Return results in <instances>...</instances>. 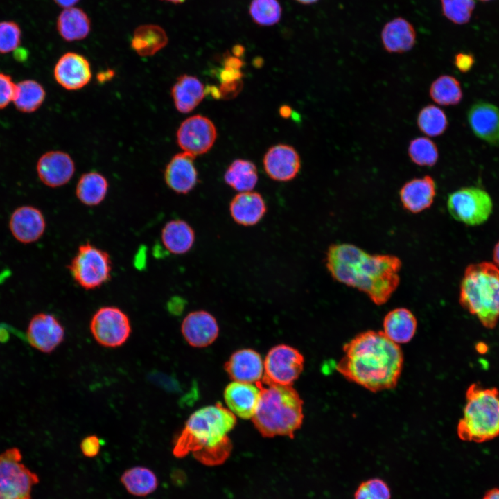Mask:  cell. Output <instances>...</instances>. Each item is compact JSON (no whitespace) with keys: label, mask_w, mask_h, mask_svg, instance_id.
Listing matches in <instances>:
<instances>
[{"label":"cell","mask_w":499,"mask_h":499,"mask_svg":"<svg viewBox=\"0 0 499 499\" xmlns=\"http://www.w3.org/2000/svg\"><path fill=\"white\" fill-rule=\"evenodd\" d=\"M336 370L347 380L373 392L394 388L403 366L399 344L383 331H366L343 347Z\"/></svg>","instance_id":"6da1fadb"},{"label":"cell","mask_w":499,"mask_h":499,"mask_svg":"<svg viewBox=\"0 0 499 499\" xmlns=\"http://www.w3.org/2000/svg\"><path fill=\"white\" fill-rule=\"evenodd\" d=\"M326 266L333 278L365 293L376 305L385 304L399 286L401 260L388 254H370L352 244L331 245Z\"/></svg>","instance_id":"7a4b0ae2"},{"label":"cell","mask_w":499,"mask_h":499,"mask_svg":"<svg viewBox=\"0 0 499 499\" xmlns=\"http://www.w3.org/2000/svg\"><path fill=\"white\" fill-rule=\"evenodd\" d=\"M236 423L235 415L220 403L202 408L186 421L175 441L173 455L184 457L192 453L204 465L221 464L231 453L232 444L227 434Z\"/></svg>","instance_id":"3957f363"},{"label":"cell","mask_w":499,"mask_h":499,"mask_svg":"<svg viewBox=\"0 0 499 499\" xmlns=\"http://www.w3.org/2000/svg\"><path fill=\"white\" fill-rule=\"evenodd\" d=\"M259 402L252 421L264 437H294L303 422V401L292 385L259 381Z\"/></svg>","instance_id":"277c9868"},{"label":"cell","mask_w":499,"mask_h":499,"mask_svg":"<svg viewBox=\"0 0 499 499\" xmlns=\"http://www.w3.org/2000/svg\"><path fill=\"white\" fill-rule=\"evenodd\" d=\"M459 303L483 326L495 328L499 320V268L489 262L469 265L461 281Z\"/></svg>","instance_id":"5b68a950"},{"label":"cell","mask_w":499,"mask_h":499,"mask_svg":"<svg viewBox=\"0 0 499 499\" xmlns=\"http://www.w3.org/2000/svg\"><path fill=\"white\" fill-rule=\"evenodd\" d=\"M457 432L465 441L485 442L499 436V389L472 383Z\"/></svg>","instance_id":"8992f818"},{"label":"cell","mask_w":499,"mask_h":499,"mask_svg":"<svg viewBox=\"0 0 499 499\" xmlns=\"http://www.w3.org/2000/svg\"><path fill=\"white\" fill-rule=\"evenodd\" d=\"M67 268L77 284L90 290L110 280L112 262L106 251L87 242L78 247Z\"/></svg>","instance_id":"52a82bcc"},{"label":"cell","mask_w":499,"mask_h":499,"mask_svg":"<svg viewBox=\"0 0 499 499\" xmlns=\"http://www.w3.org/2000/svg\"><path fill=\"white\" fill-rule=\"evenodd\" d=\"M38 482V475L22 462L18 448L0 454V499H32L33 487Z\"/></svg>","instance_id":"ba28073f"},{"label":"cell","mask_w":499,"mask_h":499,"mask_svg":"<svg viewBox=\"0 0 499 499\" xmlns=\"http://www.w3.org/2000/svg\"><path fill=\"white\" fill-rule=\"evenodd\" d=\"M448 212L455 220L468 225H478L487 220L493 209L489 194L484 190L469 186L448 195Z\"/></svg>","instance_id":"9c48e42d"},{"label":"cell","mask_w":499,"mask_h":499,"mask_svg":"<svg viewBox=\"0 0 499 499\" xmlns=\"http://www.w3.org/2000/svg\"><path fill=\"white\" fill-rule=\"evenodd\" d=\"M89 328L96 341L109 348L123 345L132 331L128 316L121 309L113 306L98 309L91 317Z\"/></svg>","instance_id":"30bf717a"},{"label":"cell","mask_w":499,"mask_h":499,"mask_svg":"<svg viewBox=\"0 0 499 499\" xmlns=\"http://www.w3.org/2000/svg\"><path fill=\"white\" fill-rule=\"evenodd\" d=\"M304 358L295 348L286 344L272 347L263 362L261 381L281 385H292L303 371Z\"/></svg>","instance_id":"8fae6325"},{"label":"cell","mask_w":499,"mask_h":499,"mask_svg":"<svg viewBox=\"0 0 499 499\" xmlns=\"http://www.w3.org/2000/svg\"><path fill=\"white\" fill-rule=\"evenodd\" d=\"M217 136L213 122L208 118L197 114L186 119L177 131L178 146L184 152L194 156L208 152Z\"/></svg>","instance_id":"7c38bea8"},{"label":"cell","mask_w":499,"mask_h":499,"mask_svg":"<svg viewBox=\"0 0 499 499\" xmlns=\"http://www.w3.org/2000/svg\"><path fill=\"white\" fill-rule=\"evenodd\" d=\"M26 338L35 349L49 353L63 342L64 329L54 315L40 313L31 318Z\"/></svg>","instance_id":"4fadbf2b"},{"label":"cell","mask_w":499,"mask_h":499,"mask_svg":"<svg viewBox=\"0 0 499 499\" xmlns=\"http://www.w3.org/2000/svg\"><path fill=\"white\" fill-rule=\"evenodd\" d=\"M53 76L62 88L75 91L85 87L92 78L91 65L82 55L76 52H67L57 61Z\"/></svg>","instance_id":"5bb4252c"},{"label":"cell","mask_w":499,"mask_h":499,"mask_svg":"<svg viewBox=\"0 0 499 499\" xmlns=\"http://www.w3.org/2000/svg\"><path fill=\"white\" fill-rule=\"evenodd\" d=\"M75 163L67 152L51 150L44 153L38 159L36 171L40 181L51 188L67 184L75 173Z\"/></svg>","instance_id":"9a60e30c"},{"label":"cell","mask_w":499,"mask_h":499,"mask_svg":"<svg viewBox=\"0 0 499 499\" xmlns=\"http://www.w3.org/2000/svg\"><path fill=\"white\" fill-rule=\"evenodd\" d=\"M8 226L12 235L17 241L30 244L42 236L46 229V220L39 209L24 205L14 210L10 217Z\"/></svg>","instance_id":"2e32d148"},{"label":"cell","mask_w":499,"mask_h":499,"mask_svg":"<svg viewBox=\"0 0 499 499\" xmlns=\"http://www.w3.org/2000/svg\"><path fill=\"white\" fill-rule=\"evenodd\" d=\"M267 175L279 182H288L298 174L301 161L295 149L288 145L279 144L271 147L263 158Z\"/></svg>","instance_id":"e0dca14e"},{"label":"cell","mask_w":499,"mask_h":499,"mask_svg":"<svg viewBox=\"0 0 499 499\" xmlns=\"http://www.w3.org/2000/svg\"><path fill=\"white\" fill-rule=\"evenodd\" d=\"M467 120L474 134L499 147V108L485 101L473 103L467 112Z\"/></svg>","instance_id":"ac0fdd59"},{"label":"cell","mask_w":499,"mask_h":499,"mask_svg":"<svg viewBox=\"0 0 499 499\" xmlns=\"http://www.w3.org/2000/svg\"><path fill=\"white\" fill-rule=\"evenodd\" d=\"M195 156L186 152L176 154L167 164L164 178L169 189L177 194H187L196 186Z\"/></svg>","instance_id":"d6986e66"},{"label":"cell","mask_w":499,"mask_h":499,"mask_svg":"<svg viewBox=\"0 0 499 499\" xmlns=\"http://www.w3.org/2000/svg\"><path fill=\"white\" fill-rule=\"evenodd\" d=\"M181 332L189 344L201 348L215 341L218 335L219 327L211 313L205 310H195L184 318Z\"/></svg>","instance_id":"ffe728a7"},{"label":"cell","mask_w":499,"mask_h":499,"mask_svg":"<svg viewBox=\"0 0 499 499\" xmlns=\"http://www.w3.org/2000/svg\"><path fill=\"white\" fill-rule=\"evenodd\" d=\"M225 369L234 381L247 383L261 381L264 373L260 354L251 349L235 351L225 363Z\"/></svg>","instance_id":"44dd1931"},{"label":"cell","mask_w":499,"mask_h":499,"mask_svg":"<svg viewBox=\"0 0 499 499\" xmlns=\"http://www.w3.org/2000/svg\"><path fill=\"white\" fill-rule=\"evenodd\" d=\"M261 391L252 383L233 381L224 391L225 401L229 410L242 419H252L256 410Z\"/></svg>","instance_id":"7402d4cb"},{"label":"cell","mask_w":499,"mask_h":499,"mask_svg":"<svg viewBox=\"0 0 499 499\" xmlns=\"http://www.w3.org/2000/svg\"><path fill=\"white\" fill-rule=\"evenodd\" d=\"M435 195L436 184L429 175L407 182L399 192L403 207L413 213L428 209L433 203Z\"/></svg>","instance_id":"603a6c76"},{"label":"cell","mask_w":499,"mask_h":499,"mask_svg":"<svg viewBox=\"0 0 499 499\" xmlns=\"http://www.w3.org/2000/svg\"><path fill=\"white\" fill-rule=\"evenodd\" d=\"M229 209L234 221L245 227L256 225L267 212L262 195L252 191L236 194L231 200Z\"/></svg>","instance_id":"cb8c5ba5"},{"label":"cell","mask_w":499,"mask_h":499,"mask_svg":"<svg viewBox=\"0 0 499 499\" xmlns=\"http://www.w3.org/2000/svg\"><path fill=\"white\" fill-rule=\"evenodd\" d=\"M205 96L203 84L195 76L183 74L171 88V96L176 110L181 113L193 110Z\"/></svg>","instance_id":"d4e9b609"},{"label":"cell","mask_w":499,"mask_h":499,"mask_svg":"<svg viewBox=\"0 0 499 499\" xmlns=\"http://www.w3.org/2000/svg\"><path fill=\"white\" fill-rule=\"evenodd\" d=\"M385 49L389 53H404L416 43V31L406 19L396 17L387 22L381 32Z\"/></svg>","instance_id":"484cf974"},{"label":"cell","mask_w":499,"mask_h":499,"mask_svg":"<svg viewBox=\"0 0 499 499\" xmlns=\"http://www.w3.org/2000/svg\"><path fill=\"white\" fill-rule=\"evenodd\" d=\"M384 334L396 344L409 342L414 336L417 321L414 315L405 308L389 311L383 319Z\"/></svg>","instance_id":"4316f807"},{"label":"cell","mask_w":499,"mask_h":499,"mask_svg":"<svg viewBox=\"0 0 499 499\" xmlns=\"http://www.w3.org/2000/svg\"><path fill=\"white\" fill-rule=\"evenodd\" d=\"M161 237L165 248L175 255L184 254L190 251L195 240L192 227L180 219L166 222L161 229Z\"/></svg>","instance_id":"83f0119b"},{"label":"cell","mask_w":499,"mask_h":499,"mask_svg":"<svg viewBox=\"0 0 499 499\" xmlns=\"http://www.w3.org/2000/svg\"><path fill=\"white\" fill-rule=\"evenodd\" d=\"M56 27L61 37L67 42L86 38L91 30V20L87 14L78 7L63 9L57 19Z\"/></svg>","instance_id":"f1b7e54d"},{"label":"cell","mask_w":499,"mask_h":499,"mask_svg":"<svg viewBox=\"0 0 499 499\" xmlns=\"http://www.w3.org/2000/svg\"><path fill=\"white\" fill-rule=\"evenodd\" d=\"M168 37L165 30L153 24H143L134 30L130 46L139 56L155 55L168 44Z\"/></svg>","instance_id":"f546056e"},{"label":"cell","mask_w":499,"mask_h":499,"mask_svg":"<svg viewBox=\"0 0 499 499\" xmlns=\"http://www.w3.org/2000/svg\"><path fill=\"white\" fill-rule=\"evenodd\" d=\"M108 188V181L103 175L90 171L80 177L76 186V195L86 206H97L105 200Z\"/></svg>","instance_id":"4dcf8cb0"},{"label":"cell","mask_w":499,"mask_h":499,"mask_svg":"<svg viewBox=\"0 0 499 499\" xmlns=\"http://www.w3.org/2000/svg\"><path fill=\"white\" fill-rule=\"evenodd\" d=\"M45 98V89L39 82L24 80L16 84L12 103L18 111L32 113L42 106Z\"/></svg>","instance_id":"1f68e13d"},{"label":"cell","mask_w":499,"mask_h":499,"mask_svg":"<svg viewBox=\"0 0 499 499\" xmlns=\"http://www.w3.org/2000/svg\"><path fill=\"white\" fill-rule=\"evenodd\" d=\"M224 180L229 186L239 193L251 191L258 181L256 167L250 161L236 159L227 169Z\"/></svg>","instance_id":"d6a6232c"},{"label":"cell","mask_w":499,"mask_h":499,"mask_svg":"<svg viewBox=\"0 0 499 499\" xmlns=\"http://www.w3.org/2000/svg\"><path fill=\"white\" fill-rule=\"evenodd\" d=\"M121 481L130 493L137 496L148 495L158 486L156 475L150 469L143 466L126 470L122 474Z\"/></svg>","instance_id":"836d02e7"},{"label":"cell","mask_w":499,"mask_h":499,"mask_svg":"<svg viewBox=\"0 0 499 499\" xmlns=\"http://www.w3.org/2000/svg\"><path fill=\"white\" fill-rule=\"evenodd\" d=\"M429 94L435 103L444 106L459 104L463 96L459 82L450 75H442L435 80L430 85Z\"/></svg>","instance_id":"e575fe53"},{"label":"cell","mask_w":499,"mask_h":499,"mask_svg":"<svg viewBox=\"0 0 499 499\" xmlns=\"http://www.w3.org/2000/svg\"><path fill=\"white\" fill-rule=\"evenodd\" d=\"M417 121L419 130L430 137L442 134L448 125L444 112L433 105L422 108L418 114Z\"/></svg>","instance_id":"d590c367"},{"label":"cell","mask_w":499,"mask_h":499,"mask_svg":"<svg viewBox=\"0 0 499 499\" xmlns=\"http://www.w3.org/2000/svg\"><path fill=\"white\" fill-rule=\"evenodd\" d=\"M249 12L256 24L270 26L280 21L282 8L278 0H252Z\"/></svg>","instance_id":"8d00e7d4"},{"label":"cell","mask_w":499,"mask_h":499,"mask_svg":"<svg viewBox=\"0 0 499 499\" xmlns=\"http://www.w3.org/2000/svg\"><path fill=\"white\" fill-rule=\"evenodd\" d=\"M408 155L412 162L421 166H432L439 157L437 146L426 137L412 139L408 147Z\"/></svg>","instance_id":"74e56055"},{"label":"cell","mask_w":499,"mask_h":499,"mask_svg":"<svg viewBox=\"0 0 499 499\" xmlns=\"http://www.w3.org/2000/svg\"><path fill=\"white\" fill-rule=\"evenodd\" d=\"M443 15L451 22L463 25L469 22L475 7V0H441Z\"/></svg>","instance_id":"f35d334b"},{"label":"cell","mask_w":499,"mask_h":499,"mask_svg":"<svg viewBox=\"0 0 499 499\" xmlns=\"http://www.w3.org/2000/svg\"><path fill=\"white\" fill-rule=\"evenodd\" d=\"M354 499H391L390 489L382 479L371 478L358 486Z\"/></svg>","instance_id":"ab89813d"},{"label":"cell","mask_w":499,"mask_h":499,"mask_svg":"<svg viewBox=\"0 0 499 499\" xmlns=\"http://www.w3.org/2000/svg\"><path fill=\"white\" fill-rule=\"evenodd\" d=\"M21 30L19 26L12 21L0 22V54L10 53L21 44Z\"/></svg>","instance_id":"60d3db41"},{"label":"cell","mask_w":499,"mask_h":499,"mask_svg":"<svg viewBox=\"0 0 499 499\" xmlns=\"http://www.w3.org/2000/svg\"><path fill=\"white\" fill-rule=\"evenodd\" d=\"M16 84L8 74L0 72V110L12 102Z\"/></svg>","instance_id":"b9f144b4"},{"label":"cell","mask_w":499,"mask_h":499,"mask_svg":"<svg viewBox=\"0 0 499 499\" xmlns=\"http://www.w3.org/2000/svg\"><path fill=\"white\" fill-rule=\"evenodd\" d=\"M80 446L85 457H94L100 452V441L96 435H89L82 439Z\"/></svg>","instance_id":"7bdbcfd3"},{"label":"cell","mask_w":499,"mask_h":499,"mask_svg":"<svg viewBox=\"0 0 499 499\" xmlns=\"http://www.w3.org/2000/svg\"><path fill=\"white\" fill-rule=\"evenodd\" d=\"M243 88V82L237 80L231 82H221L219 91L220 98L229 100L236 96Z\"/></svg>","instance_id":"ee69618b"},{"label":"cell","mask_w":499,"mask_h":499,"mask_svg":"<svg viewBox=\"0 0 499 499\" xmlns=\"http://www.w3.org/2000/svg\"><path fill=\"white\" fill-rule=\"evenodd\" d=\"M150 380L157 385L168 391L177 390V383L170 378L161 372L155 371L150 374Z\"/></svg>","instance_id":"f6af8a7d"},{"label":"cell","mask_w":499,"mask_h":499,"mask_svg":"<svg viewBox=\"0 0 499 499\" xmlns=\"http://www.w3.org/2000/svg\"><path fill=\"white\" fill-rule=\"evenodd\" d=\"M475 63V58L470 53L459 52L454 58V64L456 68L462 73L469 71Z\"/></svg>","instance_id":"bcb514c9"},{"label":"cell","mask_w":499,"mask_h":499,"mask_svg":"<svg viewBox=\"0 0 499 499\" xmlns=\"http://www.w3.org/2000/svg\"><path fill=\"white\" fill-rule=\"evenodd\" d=\"M243 73L240 70L223 67L219 73V78L221 82H231L240 80Z\"/></svg>","instance_id":"7dc6e473"},{"label":"cell","mask_w":499,"mask_h":499,"mask_svg":"<svg viewBox=\"0 0 499 499\" xmlns=\"http://www.w3.org/2000/svg\"><path fill=\"white\" fill-rule=\"evenodd\" d=\"M170 301L168 304V310L174 315L180 314L184 307V301L182 299L175 297L171 299Z\"/></svg>","instance_id":"c3c4849f"},{"label":"cell","mask_w":499,"mask_h":499,"mask_svg":"<svg viewBox=\"0 0 499 499\" xmlns=\"http://www.w3.org/2000/svg\"><path fill=\"white\" fill-rule=\"evenodd\" d=\"M224 67L240 70L243 65V61L234 55L227 56L223 62Z\"/></svg>","instance_id":"681fc988"},{"label":"cell","mask_w":499,"mask_h":499,"mask_svg":"<svg viewBox=\"0 0 499 499\" xmlns=\"http://www.w3.org/2000/svg\"><path fill=\"white\" fill-rule=\"evenodd\" d=\"M11 332V328L6 324H0V342L6 341Z\"/></svg>","instance_id":"f907efd6"},{"label":"cell","mask_w":499,"mask_h":499,"mask_svg":"<svg viewBox=\"0 0 499 499\" xmlns=\"http://www.w3.org/2000/svg\"><path fill=\"white\" fill-rule=\"evenodd\" d=\"M60 7L64 8L74 6L80 0H53Z\"/></svg>","instance_id":"816d5d0a"},{"label":"cell","mask_w":499,"mask_h":499,"mask_svg":"<svg viewBox=\"0 0 499 499\" xmlns=\"http://www.w3.org/2000/svg\"><path fill=\"white\" fill-rule=\"evenodd\" d=\"M114 76V71L112 70H107L99 73L97 76V79L99 82H105L112 78Z\"/></svg>","instance_id":"f5cc1de1"},{"label":"cell","mask_w":499,"mask_h":499,"mask_svg":"<svg viewBox=\"0 0 499 499\" xmlns=\"http://www.w3.org/2000/svg\"><path fill=\"white\" fill-rule=\"evenodd\" d=\"M482 499H499V489L493 488L489 490Z\"/></svg>","instance_id":"db71d44e"},{"label":"cell","mask_w":499,"mask_h":499,"mask_svg":"<svg viewBox=\"0 0 499 499\" xmlns=\"http://www.w3.org/2000/svg\"><path fill=\"white\" fill-rule=\"evenodd\" d=\"M291 113H292V110H291L290 107L288 105H282L279 108V114L283 118L290 117Z\"/></svg>","instance_id":"11a10c76"},{"label":"cell","mask_w":499,"mask_h":499,"mask_svg":"<svg viewBox=\"0 0 499 499\" xmlns=\"http://www.w3.org/2000/svg\"><path fill=\"white\" fill-rule=\"evenodd\" d=\"M493 259L494 264L499 268V241L496 243L493 251Z\"/></svg>","instance_id":"9f6ffc18"},{"label":"cell","mask_w":499,"mask_h":499,"mask_svg":"<svg viewBox=\"0 0 499 499\" xmlns=\"http://www.w3.org/2000/svg\"><path fill=\"white\" fill-rule=\"evenodd\" d=\"M245 51L244 47L242 45L237 44L233 47L232 52L234 56L240 58L243 55Z\"/></svg>","instance_id":"6f0895ef"},{"label":"cell","mask_w":499,"mask_h":499,"mask_svg":"<svg viewBox=\"0 0 499 499\" xmlns=\"http://www.w3.org/2000/svg\"><path fill=\"white\" fill-rule=\"evenodd\" d=\"M296 1L302 4H311L317 2L318 0H295Z\"/></svg>","instance_id":"680465c9"},{"label":"cell","mask_w":499,"mask_h":499,"mask_svg":"<svg viewBox=\"0 0 499 499\" xmlns=\"http://www.w3.org/2000/svg\"><path fill=\"white\" fill-rule=\"evenodd\" d=\"M161 1H166V2L175 3V4H179V3H184L186 0H161Z\"/></svg>","instance_id":"91938a15"},{"label":"cell","mask_w":499,"mask_h":499,"mask_svg":"<svg viewBox=\"0 0 499 499\" xmlns=\"http://www.w3.org/2000/svg\"><path fill=\"white\" fill-rule=\"evenodd\" d=\"M479 1H483V2H487V1H492V0H479Z\"/></svg>","instance_id":"94428289"}]
</instances>
